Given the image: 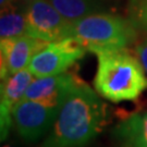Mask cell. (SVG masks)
<instances>
[{
  "instance_id": "obj_1",
  "label": "cell",
  "mask_w": 147,
  "mask_h": 147,
  "mask_svg": "<svg viewBox=\"0 0 147 147\" xmlns=\"http://www.w3.org/2000/svg\"><path fill=\"white\" fill-rule=\"evenodd\" d=\"M108 122L107 105L74 75L61 94L57 119L39 147H84Z\"/></svg>"
},
{
  "instance_id": "obj_2",
  "label": "cell",
  "mask_w": 147,
  "mask_h": 147,
  "mask_svg": "<svg viewBox=\"0 0 147 147\" xmlns=\"http://www.w3.org/2000/svg\"><path fill=\"white\" fill-rule=\"evenodd\" d=\"M97 56L96 92L112 102L136 99L147 88L145 70L138 58L124 49L105 50Z\"/></svg>"
},
{
  "instance_id": "obj_3",
  "label": "cell",
  "mask_w": 147,
  "mask_h": 147,
  "mask_svg": "<svg viewBox=\"0 0 147 147\" xmlns=\"http://www.w3.org/2000/svg\"><path fill=\"white\" fill-rule=\"evenodd\" d=\"M136 28L129 19L100 12L70 23L69 37L78 39L87 51L124 49L135 40Z\"/></svg>"
},
{
  "instance_id": "obj_4",
  "label": "cell",
  "mask_w": 147,
  "mask_h": 147,
  "mask_svg": "<svg viewBox=\"0 0 147 147\" xmlns=\"http://www.w3.org/2000/svg\"><path fill=\"white\" fill-rule=\"evenodd\" d=\"M87 49L74 37L48 42L34 55L27 68L35 78L64 73L85 56Z\"/></svg>"
},
{
  "instance_id": "obj_5",
  "label": "cell",
  "mask_w": 147,
  "mask_h": 147,
  "mask_svg": "<svg viewBox=\"0 0 147 147\" xmlns=\"http://www.w3.org/2000/svg\"><path fill=\"white\" fill-rule=\"evenodd\" d=\"M59 107L39 101L21 99L12 109L13 125L20 136L26 142H36L49 133L58 116Z\"/></svg>"
},
{
  "instance_id": "obj_6",
  "label": "cell",
  "mask_w": 147,
  "mask_h": 147,
  "mask_svg": "<svg viewBox=\"0 0 147 147\" xmlns=\"http://www.w3.org/2000/svg\"><path fill=\"white\" fill-rule=\"evenodd\" d=\"M27 35L44 42L69 37L71 22L65 20L49 0H31L26 5Z\"/></svg>"
},
{
  "instance_id": "obj_7",
  "label": "cell",
  "mask_w": 147,
  "mask_h": 147,
  "mask_svg": "<svg viewBox=\"0 0 147 147\" xmlns=\"http://www.w3.org/2000/svg\"><path fill=\"white\" fill-rule=\"evenodd\" d=\"M47 44L28 35L1 39V80L27 68L34 55Z\"/></svg>"
},
{
  "instance_id": "obj_8",
  "label": "cell",
  "mask_w": 147,
  "mask_h": 147,
  "mask_svg": "<svg viewBox=\"0 0 147 147\" xmlns=\"http://www.w3.org/2000/svg\"><path fill=\"white\" fill-rule=\"evenodd\" d=\"M74 75L75 74L64 72L58 75L35 78L22 99L35 100L47 106L59 107L62 90L73 80Z\"/></svg>"
},
{
  "instance_id": "obj_9",
  "label": "cell",
  "mask_w": 147,
  "mask_h": 147,
  "mask_svg": "<svg viewBox=\"0 0 147 147\" xmlns=\"http://www.w3.org/2000/svg\"><path fill=\"white\" fill-rule=\"evenodd\" d=\"M119 147H147V112L126 117L113 129Z\"/></svg>"
},
{
  "instance_id": "obj_10",
  "label": "cell",
  "mask_w": 147,
  "mask_h": 147,
  "mask_svg": "<svg viewBox=\"0 0 147 147\" xmlns=\"http://www.w3.org/2000/svg\"><path fill=\"white\" fill-rule=\"evenodd\" d=\"M27 1L13 0L1 5L0 14V37L1 39L27 35L26 23Z\"/></svg>"
},
{
  "instance_id": "obj_11",
  "label": "cell",
  "mask_w": 147,
  "mask_h": 147,
  "mask_svg": "<svg viewBox=\"0 0 147 147\" xmlns=\"http://www.w3.org/2000/svg\"><path fill=\"white\" fill-rule=\"evenodd\" d=\"M34 79V74L28 68H25L1 80L0 109L12 112L14 105L23 98L27 87Z\"/></svg>"
},
{
  "instance_id": "obj_12",
  "label": "cell",
  "mask_w": 147,
  "mask_h": 147,
  "mask_svg": "<svg viewBox=\"0 0 147 147\" xmlns=\"http://www.w3.org/2000/svg\"><path fill=\"white\" fill-rule=\"evenodd\" d=\"M61 16L70 22L105 11L102 0H49Z\"/></svg>"
},
{
  "instance_id": "obj_13",
  "label": "cell",
  "mask_w": 147,
  "mask_h": 147,
  "mask_svg": "<svg viewBox=\"0 0 147 147\" xmlns=\"http://www.w3.org/2000/svg\"><path fill=\"white\" fill-rule=\"evenodd\" d=\"M127 19L136 30L147 33V0H129Z\"/></svg>"
},
{
  "instance_id": "obj_14",
  "label": "cell",
  "mask_w": 147,
  "mask_h": 147,
  "mask_svg": "<svg viewBox=\"0 0 147 147\" xmlns=\"http://www.w3.org/2000/svg\"><path fill=\"white\" fill-rule=\"evenodd\" d=\"M135 51H136V57L138 58L140 62L142 63L145 73L147 74V39L141 42L140 45H137Z\"/></svg>"
},
{
  "instance_id": "obj_15",
  "label": "cell",
  "mask_w": 147,
  "mask_h": 147,
  "mask_svg": "<svg viewBox=\"0 0 147 147\" xmlns=\"http://www.w3.org/2000/svg\"><path fill=\"white\" fill-rule=\"evenodd\" d=\"M11 1H13V0H0V5H5L7 3H9V2H11Z\"/></svg>"
},
{
  "instance_id": "obj_16",
  "label": "cell",
  "mask_w": 147,
  "mask_h": 147,
  "mask_svg": "<svg viewBox=\"0 0 147 147\" xmlns=\"http://www.w3.org/2000/svg\"><path fill=\"white\" fill-rule=\"evenodd\" d=\"M2 147H13V146H11V145H5V146H2Z\"/></svg>"
},
{
  "instance_id": "obj_17",
  "label": "cell",
  "mask_w": 147,
  "mask_h": 147,
  "mask_svg": "<svg viewBox=\"0 0 147 147\" xmlns=\"http://www.w3.org/2000/svg\"><path fill=\"white\" fill-rule=\"evenodd\" d=\"M25 1H31V0H25Z\"/></svg>"
}]
</instances>
